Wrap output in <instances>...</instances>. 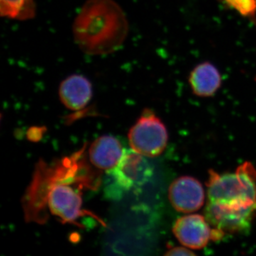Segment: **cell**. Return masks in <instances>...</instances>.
<instances>
[{"label": "cell", "mask_w": 256, "mask_h": 256, "mask_svg": "<svg viewBox=\"0 0 256 256\" xmlns=\"http://www.w3.org/2000/svg\"><path fill=\"white\" fill-rule=\"evenodd\" d=\"M82 151L52 164L41 161L36 165L23 202L28 222H46L47 210L64 223L78 224V218L86 216L98 218L82 208V188L96 182L82 160Z\"/></svg>", "instance_id": "cell-1"}, {"label": "cell", "mask_w": 256, "mask_h": 256, "mask_svg": "<svg viewBox=\"0 0 256 256\" xmlns=\"http://www.w3.org/2000/svg\"><path fill=\"white\" fill-rule=\"evenodd\" d=\"M72 30L74 42L86 54L104 56L124 45L129 23L114 0H87L76 16Z\"/></svg>", "instance_id": "cell-2"}, {"label": "cell", "mask_w": 256, "mask_h": 256, "mask_svg": "<svg viewBox=\"0 0 256 256\" xmlns=\"http://www.w3.org/2000/svg\"><path fill=\"white\" fill-rule=\"evenodd\" d=\"M206 186L207 202L232 207L256 206V169L249 162L234 173L210 170Z\"/></svg>", "instance_id": "cell-3"}, {"label": "cell", "mask_w": 256, "mask_h": 256, "mask_svg": "<svg viewBox=\"0 0 256 256\" xmlns=\"http://www.w3.org/2000/svg\"><path fill=\"white\" fill-rule=\"evenodd\" d=\"M168 138L164 124L150 109L143 111L128 133L131 148L146 158L160 156L166 148Z\"/></svg>", "instance_id": "cell-4"}, {"label": "cell", "mask_w": 256, "mask_h": 256, "mask_svg": "<svg viewBox=\"0 0 256 256\" xmlns=\"http://www.w3.org/2000/svg\"><path fill=\"white\" fill-rule=\"evenodd\" d=\"M146 156L132 149H124L118 164L107 171L109 181L116 191H130L146 184L153 174Z\"/></svg>", "instance_id": "cell-5"}, {"label": "cell", "mask_w": 256, "mask_h": 256, "mask_svg": "<svg viewBox=\"0 0 256 256\" xmlns=\"http://www.w3.org/2000/svg\"><path fill=\"white\" fill-rule=\"evenodd\" d=\"M204 216L212 228L224 234H246L256 216V206L234 208L207 202Z\"/></svg>", "instance_id": "cell-6"}, {"label": "cell", "mask_w": 256, "mask_h": 256, "mask_svg": "<svg viewBox=\"0 0 256 256\" xmlns=\"http://www.w3.org/2000/svg\"><path fill=\"white\" fill-rule=\"evenodd\" d=\"M173 233L180 244L192 250H200L210 240H220L225 234L212 228L205 216L190 214L178 218L173 226Z\"/></svg>", "instance_id": "cell-7"}, {"label": "cell", "mask_w": 256, "mask_h": 256, "mask_svg": "<svg viewBox=\"0 0 256 256\" xmlns=\"http://www.w3.org/2000/svg\"><path fill=\"white\" fill-rule=\"evenodd\" d=\"M169 198L171 204L178 212L192 213L203 206L205 201L204 190L196 178L180 176L170 185Z\"/></svg>", "instance_id": "cell-8"}, {"label": "cell", "mask_w": 256, "mask_h": 256, "mask_svg": "<svg viewBox=\"0 0 256 256\" xmlns=\"http://www.w3.org/2000/svg\"><path fill=\"white\" fill-rule=\"evenodd\" d=\"M58 95L63 105L69 110H82L92 100V82L80 74L69 76L60 82Z\"/></svg>", "instance_id": "cell-9"}, {"label": "cell", "mask_w": 256, "mask_h": 256, "mask_svg": "<svg viewBox=\"0 0 256 256\" xmlns=\"http://www.w3.org/2000/svg\"><path fill=\"white\" fill-rule=\"evenodd\" d=\"M188 80L192 94L200 98L214 96L223 82L220 69L210 62L196 64L188 74Z\"/></svg>", "instance_id": "cell-10"}, {"label": "cell", "mask_w": 256, "mask_h": 256, "mask_svg": "<svg viewBox=\"0 0 256 256\" xmlns=\"http://www.w3.org/2000/svg\"><path fill=\"white\" fill-rule=\"evenodd\" d=\"M124 150L116 138L104 136L98 138L89 148V158L92 165L101 170L114 168L119 162Z\"/></svg>", "instance_id": "cell-11"}, {"label": "cell", "mask_w": 256, "mask_h": 256, "mask_svg": "<svg viewBox=\"0 0 256 256\" xmlns=\"http://www.w3.org/2000/svg\"><path fill=\"white\" fill-rule=\"evenodd\" d=\"M34 0H0V13L2 18L25 21L36 15Z\"/></svg>", "instance_id": "cell-12"}, {"label": "cell", "mask_w": 256, "mask_h": 256, "mask_svg": "<svg viewBox=\"0 0 256 256\" xmlns=\"http://www.w3.org/2000/svg\"><path fill=\"white\" fill-rule=\"evenodd\" d=\"M256 26V0H218Z\"/></svg>", "instance_id": "cell-13"}, {"label": "cell", "mask_w": 256, "mask_h": 256, "mask_svg": "<svg viewBox=\"0 0 256 256\" xmlns=\"http://www.w3.org/2000/svg\"><path fill=\"white\" fill-rule=\"evenodd\" d=\"M191 250L185 246L170 248L165 254V256H194V252H192Z\"/></svg>", "instance_id": "cell-14"}]
</instances>
